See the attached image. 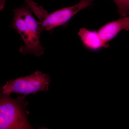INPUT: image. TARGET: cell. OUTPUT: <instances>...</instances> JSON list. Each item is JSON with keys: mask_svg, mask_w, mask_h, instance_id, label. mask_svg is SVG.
<instances>
[{"mask_svg": "<svg viewBox=\"0 0 129 129\" xmlns=\"http://www.w3.org/2000/svg\"><path fill=\"white\" fill-rule=\"evenodd\" d=\"M13 12L14 17L11 27L18 32L24 44L19 48V51L23 55H42L45 48L40 43L41 34L43 31L40 22L34 17L27 5L13 9Z\"/></svg>", "mask_w": 129, "mask_h": 129, "instance_id": "obj_1", "label": "cell"}, {"mask_svg": "<svg viewBox=\"0 0 129 129\" xmlns=\"http://www.w3.org/2000/svg\"><path fill=\"white\" fill-rule=\"evenodd\" d=\"M25 96L13 98L0 89V129H29L33 127L27 116Z\"/></svg>", "mask_w": 129, "mask_h": 129, "instance_id": "obj_2", "label": "cell"}, {"mask_svg": "<svg viewBox=\"0 0 129 129\" xmlns=\"http://www.w3.org/2000/svg\"><path fill=\"white\" fill-rule=\"evenodd\" d=\"M51 81L49 75L37 70L25 77L8 81L0 89L7 94L15 93L25 96L40 91H47Z\"/></svg>", "mask_w": 129, "mask_h": 129, "instance_id": "obj_3", "label": "cell"}, {"mask_svg": "<svg viewBox=\"0 0 129 129\" xmlns=\"http://www.w3.org/2000/svg\"><path fill=\"white\" fill-rule=\"evenodd\" d=\"M93 1V0H80L74 6L48 13L40 21L42 30L51 31L57 27L65 25L79 12L90 6Z\"/></svg>", "mask_w": 129, "mask_h": 129, "instance_id": "obj_4", "label": "cell"}, {"mask_svg": "<svg viewBox=\"0 0 129 129\" xmlns=\"http://www.w3.org/2000/svg\"><path fill=\"white\" fill-rule=\"evenodd\" d=\"M122 30H129V16L106 23L97 31L103 41L109 44Z\"/></svg>", "mask_w": 129, "mask_h": 129, "instance_id": "obj_5", "label": "cell"}, {"mask_svg": "<svg viewBox=\"0 0 129 129\" xmlns=\"http://www.w3.org/2000/svg\"><path fill=\"white\" fill-rule=\"evenodd\" d=\"M78 34L83 46L90 50L98 51L109 47V44L103 41L97 31L81 28Z\"/></svg>", "mask_w": 129, "mask_h": 129, "instance_id": "obj_6", "label": "cell"}, {"mask_svg": "<svg viewBox=\"0 0 129 129\" xmlns=\"http://www.w3.org/2000/svg\"><path fill=\"white\" fill-rule=\"evenodd\" d=\"M117 7L118 12L121 17L129 16V0H113Z\"/></svg>", "mask_w": 129, "mask_h": 129, "instance_id": "obj_7", "label": "cell"}, {"mask_svg": "<svg viewBox=\"0 0 129 129\" xmlns=\"http://www.w3.org/2000/svg\"><path fill=\"white\" fill-rule=\"evenodd\" d=\"M26 5L30 8H32L35 6L36 3L32 0H23Z\"/></svg>", "mask_w": 129, "mask_h": 129, "instance_id": "obj_8", "label": "cell"}, {"mask_svg": "<svg viewBox=\"0 0 129 129\" xmlns=\"http://www.w3.org/2000/svg\"><path fill=\"white\" fill-rule=\"evenodd\" d=\"M6 0H0V11L4 9L5 7Z\"/></svg>", "mask_w": 129, "mask_h": 129, "instance_id": "obj_9", "label": "cell"}]
</instances>
